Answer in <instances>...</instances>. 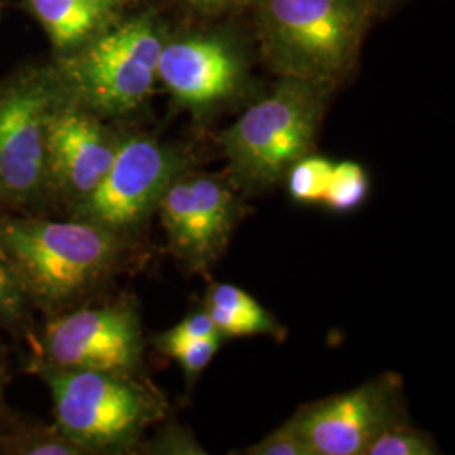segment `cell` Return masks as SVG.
Returning a JSON list of instances; mask_svg holds the SVG:
<instances>
[{
	"instance_id": "1",
	"label": "cell",
	"mask_w": 455,
	"mask_h": 455,
	"mask_svg": "<svg viewBox=\"0 0 455 455\" xmlns=\"http://www.w3.org/2000/svg\"><path fill=\"white\" fill-rule=\"evenodd\" d=\"M139 240L95 223L0 212V250L33 309L88 302L137 260Z\"/></svg>"
},
{
	"instance_id": "2",
	"label": "cell",
	"mask_w": 455,
	"mask_h": 455,
	"mask_svg": "<svg viewBox=\"0 0 455 455\" xmlns=\"http://www.w3.org/2000/svg\"><path fill=\"white\" fill-rule=\"evenodd\" d=\"M263 61L276 76L336 88L355 69L378 16L370 0H255Z\"/></svg>"
},
{
	"instance_id": "3",
	"label": "cell",
	"mask_w": 455,
	"mask_h": 455,
	"mask_svg": "<svg viewBox=\"0 0 455 455\" xmlns=\"http://www.w3.org/2000/svg\"><path fill=\"white\" fill-rule=\"evenodd\" d=\"M332 86L278 76L275 86L218 133L228 178L242 195H260L285 180L315 147Z\"/></svg>"
},
{
	"instance_id": "4",
	"label": "cell",
	"mask_w": 455,
	"mask_h": 455,
	"mask_svg": "<svg viewBox=\"0 0 455 455\" xmlns=\"http://www.w3.org/2000/svg\"><path fill=\"white\" fill-rule=\"evenodd\" d=\"M48 385L54 427L86 454H122L139 447L167 400L140 374L36 366Z\"/></svg>"
},
{
	"instance_id": "5",
	"label": "cell",
	"mask_w": 455,
	"mask_h": 455,
	"mask_svg": "<svg viewBox=\"0 0 455 455\" xmlns=\"http://www.w3.org/2000/svg\"><path fill=\"white\" fill-rule=\"evenodd\" d=\"M165 36L157 12H131L83 48L54 58L52 68L68 97L105 120L122 118L154 93Z\"/></svg>"
},
{
	"instance_id": "6",
	"label": "cell",
	"mask_w": 455,
	"mask_h": 455,
	"mask_svg": "<svg viewBox=\"0 0 455 455\" xmlns=\"http://www.w3.org/2000/svg\"><path fill=\"white\" fill-rule=\"evenodd\" d=\"M52 65L26 66L0 82V210L44 214L52 210L46 137L63 97Z\"/></svg>"
},
{
	"instance_id": "7",
	"label": "cell",
	"mask_w": 455,
	"mask_h": 455,
	"mask_svg": "<svg viewBox=\"0 0 455 455\" xmlns=\"http://www.w3.org/2000/svg\"><path fill=\"white\" fill-rule=\"evenodd\" d=\"M140 314L131 299L90 304L46 315L31 368L140 374L144 366Z\"/></svg>"
},
{
	"instance_id": "8",
	"label": "cell",
	"mask_w": 455,
	"mask_h": 455,
	"mask_svg": "<svg viewBox=\"0 0 455 455\" xmlns=\"http://www.w3.org/2000/svg\"><path fill=\"white\" fill-rule=\"evenodd\" d=\"M191 163V154L180 146L140 133L124 135L97 189L66 214L137 238L169 184Z\"/></svg>"
},
{
	"instance_id": "9",
	"label": "cell",
	"mask_w": 455,
	"mask_h": 455,
	"mask_svg": "<svg viewBox=\"0 0 455 455\" xmlns=\"http://www.w3.org/2000/svg\"><path fill=\"white\" fill-rule=\"evenodd\" d=\"M157 80L180 108L206 118L248 93V51L235 34L223 29L167 34Z\"/></svg>"
},
{
	"instance_id": "10",
	"label": "cell",
	"mask_w": 455,
	"mask_h": 455,
	"mask_svg": "<svg viewBox=\"0 0 455 455\" xmlns=\"http://www.w3.org/2000/svg\"><path fill=\"white\" fill-rule=\"evenodd\" d=\"M229 178L188 169L165 189L157 212L169 248L191 272H208L221 257L240 220V201Z\"/></svg>"
},
{
	"instance_id": "11",
	"label": "cell",
	"mask_w": 455,
	"mask_h": 455,
	"mask_svg": "<svg viewBox=\"0 0 455 455\" xmlns=\"http://www.w3.org/2000/svg\"><path fill=\"white\" fill-rule=\"evenodd\" d=\"M291 419L310 455H363L379 434L407 422L403 381L398 374H379L304 405Z\"/></svg>"
},
{
	"instance_id": "12",
	"label": "cell",
	"mask_w": 455,
	"mask_h": 455,
	"mask_svg": "<svg viewBox=\"0 0 455 455\" xmlns=\"http://www.w3.org/2000/svg\"><path fill=\"white\" fill-rule=\"evenodd\" d=\"M122 137L108 120L63 92L49 118L46 137L52 210L68 212L97 189L114 163Z\"/></svg>"
},
{
	"instance_id": "13",
	"label": "cell",
	"mask_w": 455,
	"mask_h": 455,
	"mask_svg": "<svg viewBox=\"0 0 455 455\" xmlns=\"http://www.w3.org/2000/svg\"><path fill=\"white\" fill-rule=\"evenodd\" d=\"M58 56L97 39L131 14L135 0H22Z\"/></svg>"
},
{
	"instance_id": "14",
	"label": "cell",
	"mask_w": 455,
	"mask_h": 455,
	"mask_svg": "<svg viewBox=\"0 0 455 455\" xmlns=\"http://www.w3.org/2000/svg\"><path fill=\"white\" fill-rule=\"evenodd\" d=\"M216 331L228 338L243 336H283L275 317L240 287L233 283H214L204 299V307Z\"/></svg>"
},
{
	"instance_id": "15",
	"label": "cell",
	"mask_w": 455,
	"mask_h": 455,
	"mask_svg": "<svg viewBox=\"0 0 455 455\" xmlns=\"http://www.w3.org/2000/svg\"><path fill=\"white\" fill-rule=\"evenodd\" d=\"M0 454L86 455L82 447L63 435L54 425L0 432Z\"/></svg>"
},
{
	"instance_id": "16",
	"label": "cell",
	"mask_w": 455,
	"mask_h": 455,
	"mask_svg": "<svg viewBox=\"0 0 455 455\" xmlns=\"http://www.w3.org/2000/svg\"><path fill=\"white\" fill-rule=\"evenodd\" d=\"M370 193V180L364 167L353 161L332 164L323 203L336 212H355Z\"/></svg>"
},
{
	"instance_id": "17",
	"label": "cell",
	"mask_w": 455,
	"mask_h": 455,
	"mask_svg": "<svg viewBox=\"0 0 455 455\" xmlns=\"http://www.w3.org/2000/svg\"><path fill=\"white\" fill-rule=\"evenodd\" d=\"M332 164L329 159L309 154L289 169L285 180L289 195L300 204H321Z\"/></svg>"
},
{
	"instance_id": "18",
	"label": "cell",
	"mask_w": 455,
	"mask_h": 455,
	"mask_svg": "<svg viewBox=\"0 0 455 455\" xmlns=\"http://www.w3.org/2000/svg\"><path fill=\"white\" fill-rule=\"evenodd\" d=\"M440 454L435 440L427 432L407 422L393 425L366 447L363 455H435Z\"/></svg>"
},
{
	"instance_id": "19",
	"label": "cell",
	"mask_w": 455,
	"mask_h": 455,
	"mask_svg": "<svg viewBox=\"0 0 455 455\" xmlns=\"http://www.w3.org/2000/svg\"><path fill=\"white\" fill-rule=\"evenodd\" d=\"M31 310L33 306L0 250V331L12 334L24 331L29 327Z\"/></svg>"
},
{
	"instance_id": "20",
	"label": "cell",
	"mask_w": 455,
	"mask_h": 455,
	"mask_svg": "<svg viewBox=\"0 0 455 455\" xmlns=\"http://www.w3.org/2000/svg\"><path fill=\"white\" fill-rule=\"evenodd\" d=\"M225 338L221 334H214L210 338L199 339V341L186 342V344H178L164 351L165 356L176 359L184 371V376L189 385H193L197 376L203 373L208 364L212 363L214 355L221 347Z\"/></svg>"
},
{
	"instance_id": "21",
	"label": "cell",
	"mask_w": 455,
	"mask_h": 455,
	"mask_svg": "<svg viewBox=\"0 0 455 455\" xmlns=\"http://www.w3.org/2000/svg\"><path fill=\"white\" fill-rule=\"evenodd\" d=\"M214 334H220L216 327L212 324V317L204 309L196 310L184 317L180 324L171 327L163 334H159L154 342L159 347V351L164 353L165 349L178 346V344H186V342L199 341L204 338H210Z\"/></svg>"
},
{
	"instance_id": "22",
	"label": "cell",
	"mask_w": 455,
	"mask_h": 455,
	"mask_svg": "<svg viewBox=\"0 0 455 455\" xmlns=\"http://www.w3.org/2000/svg\"><path fill=\"white\" fill-rule=\"evenodd\" d=\"M244 455H310L306 442L297 430L292 419L280 425L265 439L246 447Z\"/></svg>"
},
{
	"instance_id": "23",
	"label": "cell",
	"mask_w": 455,
	"mask_h": 455,
	"mask_svg": "<svg viewBox=\"0 0 455 455\" xmlns=\"http://www.w3.org/2000/svg\"><path fill=\"white\" fill-rule=\"evenodd\" d=\"M146 452L150 454H204L189 434H182L180 428L167 430L157 439L146 443Z\"/></svg>"
},
{
	"instance_id": "24",
	"label": "cell",
	"mask_w": 455,
	"mask_h": 455,
	"mask_svg": "<svg viewBox=\"0 0 455 455\" xmlns=\"http://www.w3.org/2000/svg\"><path fill=\"white\" fill-rule=\"evenodd\" d=\"M191 11L203 16H220L235 11L251 9L255 0H180Z\"/></svg>"
},
{
	"instance_id": "25",
	"label": "cell",
	"mask_w": 455,
	"mask_h": 455,
	"mask_svg": "<svg viewBox=\"0 0 455 455\" xmlns=\"http://www.w3.org/2000/svg\"><path fill=\"white\" fill-rule=\"evenodd\" d=\"M7 381H9L7 356H5L4 346L0 344V425H2L4 413H5V388H7Z\"/></svg>"
},
{
	"instance_id": "26",
	"label": "cell",
	"mask_w": 455,
	"mask_h": 455,
	"mask_svg": "<svg viewBox=\"0 0 455 455\" xmlns=\"http://www.w3.org/2000/svg\"><path fill=\"white\" fill-rule=\"evenodd\" d=\"M370 2L373 4L376 12H378V14H381L383 11H387L388 7H391L396 0H370Z\"/></svg>"
},
{
	"instance_id": "27",
	"label": "cell",
	"mask_w": 455,
	"mask_h": 455,
	"mask_svg": "<svg viewBox=\"0 0 455 455\" xmlns=\"http://www.w3.org/2000/svg\"><path fill=\"white\" fill-rule=\"evenodd\" d=\"M0 7H2V0H0Z\"/></svg>"
}]
</instances>
